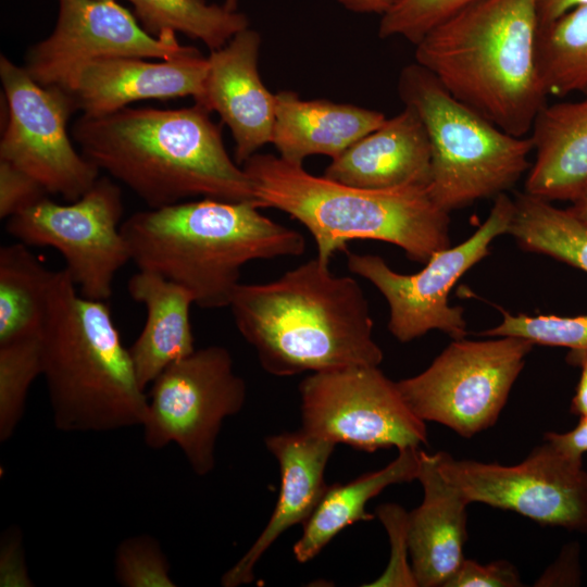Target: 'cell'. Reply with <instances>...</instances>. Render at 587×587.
<instances>
[{"mask_svg":"<svg viewBox=\"0 0 587 587\" xmlns=\"http://www.w3.org/2000/svg\"><path fill=\"white\" fill-rule=\"evenodd\" d=\"M246 397V383L226 348L196 349L151 384L141 425L145 444L151 449L175 444L191 470L205 476L215 467L223 422L241 411Z\"/></svg>","mask_w":587,"mask_h":587,"instance_id":"obj_9","label":"cell"},{"mask_svg":"<svg viewBox=\"0 0 587 587\" xmlns=\"http://www.w3.org/2000/svg\"><path fill=\"white\" fill-rule=\"evenodd\" d=\"M508 229L519 246L587 273V224L551 201L519 193Z\"/></svg>","mask_w":587,"mask_h":587,"instance_id":"obj_26","label":"cell"},{"mask_svg":"<svg viewBox=\"0 0 587 587\" xmlns=\"http://www.w3.org/2000/svg\"><path fill=\"white\" fill-rule=\"evenodd\" d=\"M127 289L147 310L142 330L128 348L138 382L146 390L167 366L196 350L190 324L195 302L184 287L148 271L138 270Z\"/></svg>","mask_w":587,"mask_h":587,"instance_id":"obj_23","label":"cell"},{"mask_svg":"<svg viewBox=\"0 0 587 587\" xmlns=\"http://www.w3.org/2000/svg\"><path fill=\"white\" fill-rule=\"evenodd\" d=\"M421 504L408 516L411 566L419 587H446L464 561L469 502L438 471L435 453L420 451Z\"/></svg>","mask_w":587,"mask_h":587,"instance_id":"obj_20","label":"cell"},{"mask_svg":"<svg viewBox=\"0 0 587 587\" xmlns=\"http://www.w3.org/2000/svg\"><path fill=\"white\" fill-rule=\"evenodd\" d=\"M259 209L202 198L136 212L121 230L138 270L184 287L200 308L220 309L229 305L248 262L304 253L302 234Z\"/></svg>","mask_w":587,"mask_h":587,"instance_id":"obj_3","label":"cell"},{"mask_svg":"<svg viewBox=\"0 0 587 587\" xmlns=\"http://www.w3.org/2000/svg\"><path fill=\"white\" fill-rule=\"evenodd\" d=\"M535 152L525 192L574 201L587 191V98L546 104L530 134Z\"/></svg>","mask_w":587,"mask_h":587,"instance_id":"obj_22","label":"cell"},{"mask_svg":"<svg viewBox=\"0 0 587 587\" xmlns=\"http://www.w3.org/2000/svg\"><path fill=\"white\" fill-rule=\"evenodd\" d=\"M228 9L236 10L237 8V0H225L224 3Z\"/></svg>","mask_w":587,"mask_h":587,"instance_id":"obj_43","label":"cell"},{"mask_svg":"<svg viewBox=\"0 0 587 587\" xmlns=\"http://www.w3.org/2000/svg\"><path fill=\"white\" fill-rule=\"evenodd\" d=\"M260 208H273L300 222L313 236L317 258L330 261L355 239L400 247L425 264L450 247L449 213L426 186L365 189L309 173L279 155L255 153L242 164Z\"/></svg>","mask_w":587,"mask_h":587,"instance_id":"obj_5","label":"cell"},{"mask_svg":"<svg viewBox=\"0 0 587 587\" xmlns=\"http://www.w3.org/2000/svg\"><path fill=\"white\" fill-rule=\"evenodd\" d=\"M193 49L180 45L175 33L151 36L116 0H59L54 29L28 50L24 68L39 85L68 92L78 70L93 60H166Z\"/></svg>","mask_w":587,"mask_h":587,"instance_id":"obj_15","label":"cell"},{"mask_svg":"<svg viewBox=\"0 0 587 587\" xmlns=\"http://www.w3.org/2000/svg\"><path fill=\"white\" fill-rule=\"evenodd\" d=\"M485 337L513 336L534 345L569 348L572 353L587 354V314L577 316L512 315L502 311V321L480 333Z\"/></svg>","mask_w":587,"mask_h":587,"instance_id":"obj_30","label":"cell"},{"mask_svg":"<svg viewBox=\"0 0 587 587\" xmlns=\"http://www.w3.org/2000/svg\"><path fill=\"white\" fill-rule=\"evenodd\" d=\"M208 58L198 49L188 53L147 61L137 57L93 60L78 70L68 92L86 116H100L141 100L193 97L204 88Z\"/></svg>","mask_w":587,"mask_h":587,"instance_id":"obj_17","label":"cell"},{"mask_svg":"<svg viewBox=\"0 0 587 587\" xmlns=\"http://www.w3.org/2000/svg\"><path fill=\"white\" fill-rule=\"evenodd\" d=\"M487 220L464 242L435 252L415 274H400L375 254L348 253L351 273L372 283L389 307L388 329L409 342L433 329L453 340L465 338L466 322L461 307H451L448 296L454 284L489 253L492 240L508 229L514 200L505 192L494 199Z\"/></svg>","mask_w":587,"mask_h":587,"instance_id":"obj_11","label":"cell"},{"mask_svg":"<svg viewBox=\"0 0 587 587\" xmlns=\"http://www.w3.org/2000/svg\"><path fill=\"white\" fill-rule=\"evenodd\" d=\"M0 77L7 107L0 160L29 174L48 193L68 202L79 199L100 177V170L74 148L67 133V121L78 111L73 96L39 85L24 66L4 55Z\"/></svg>","mask_w":587,"mask_h":587,"instance_id":"obj_14","label":"cell"},{"mask_svg":"<svg viewBox=\"0 0 587 587\" xmlns=\"http://www.w3.org/2000/svg\"><path fill=\"white\" fill-rule=\"evenodd\" d=\"M577 547L572 545L571 547H565L562 554L555 562L558 566L561 567V572H558L547 578L539 579V583H545L544 585H575L579 582V574L577 572Z\"/></svg>","mask_w":587,"mask_h":587,"instance_id":"obj_38","label":"cell"},{"mask_svg":"<svg viewBox=\"0 0 587 587\" xmlns=\"http://www.w3.org/2000/svg\"><path fill=\"white\" fill-rule=\"evenodd\" d=\"M114 577L123 587H175L160 541L147 534L122 540L114 555Z\"/></svg>","mask_w":587,"mask_h":587,"instance_id":"obj_31","label":"cell"},{"mask_svg":"<svg viewBox=\"0 0 587 587\" xmlns=\"http://www.w3.org/2000/svg\"><path fill=\"white\" fill-rule=\"evenodd\" d=\"M398 91L426 128L433 201L446 212L496 198L530 167V136L510 135L455 99L416 62L400 73Z\"/></svg>","mask_w":587,"mask_h":587,"instance_id":"obj_7","label":"cell"},{"mask_svg":"<svg viewBox=\"0 0 587 587\" xmlns=\"http://www.w3.org/2000/svg\"><path fill=\"white\" fill-rule=\"evenodd\" d=\"M72 138L89 161L150 209L195 197L259 207L250 177L224 146L221 127L198 103L82 115Z\"/></svg>","mask_w":587,"mask_h":587,"instance_id":"obj_1","label":"cell"},{"mask_svg":"<svg viewBox=\"0 0 587 587\" xmlns=\"http://www.w3.org/2000/svg\"><path fill=\"white\" fill-rule=\"evenodd\" d=\"M45 187L26 172L0 160V218L11 216L47 197Z\"/></svg>","mask_w":587,"mask_h":587,"instance_id":"obj_34","label":"cell"},{"mask_svg":"<svg viewBox=\"0 0 587 587\" xmlns=\"http://www.w3.org/2000/svg\"><path fill=\"white\" fill-rule=\"evenodd\" d=\"M141 27L153 37L180 33L202 41L210 51L224 47L249 27L248 17L225 4L204 0H127Z\"/></svg>","mask_w":587,"mask_h":587,"instance_id":"obj_27","label":"cell"},{"mask_svg":"<svg viewBox=\"0 0 587 587\" xmlns=\"http://www.w3.org/2000/svg\"><path fill=\"white\" fill-rule=\"evenodd\" d=\"M430 160L423 121L412 107L404 105L400 113L332 159L323 176L365 189L428 187Z\"/></svg>","mask_w":587,"mask_h":587,"instance_id":"obj_19","label":"cell"},{"mask_svg":"<svg viewBox=\"0 0 587 587\" xmlns=\"http://www.w3.org/2000/svg\"><path fill=\"white\" fill-rule=\"evenodd\" d=\"M537 0H477L415 45V62L505 133L530 134L548 95L536 65Z\"/></svg>","mask_w":587,"mask_h":587,"instance_id":"obj_4","label":"cell"},{"mask_svg":"<svg viewBox=\"0 0 587 587\" xmlns=\"http://www.w3.org/2000/svg\"><path fill=\"white\" fill-rule=\"evenodd\" d=\"M583 5H587V0H537L538 29Z\"/></svg>","mask_w":587,"mask_h":587,"instance_id":"obj_39","label":"cell"},{"mask_svg":"<svg viewBox=\"0 0 587 587\" xmlns=\"http://www.w3.org/2000/svg\"><path fill=\"white\" fill-rule=\"evenodd\" d=\"M522 586L516 567L505 561L498 560L482 564L464 559L446 587H520Z\"/></svg>","mask_w":587,"mask_h":587,"instance_id":"obj_35","label":"cell"},{"mask_svg":"<svg viewBox=\"0 0 587 587\" xmlns=\"http://www.w3.org/2000/svg\"><path fill=\"white\" fill-rule=\"evenodd\" d=\"M54 426L67 433L141 426L148 396L140 386L107 301L83 297L63 268L54 272L41 335Z\"/></svg>","mask_w":587,"mask_h":587,"instance_id":"obj_6","label":"cell"},{"mask_svg":"<svg viewBox=\"0 0 587 587\" xmlns=\"http://www.w3.org/2000/svg\"><path fill=\"white\" fill-rule=\"evenodd\" d=\"M376 515L385 526L390 542V558L383 574L365 586L372 587H416L411 563L408 562V516L409 513L396 503H384L376 508Z\"/></svg>","mask_w":587,"mask_h":587,"instance_id":"obj_33","label":"cell"},{"mask_svg":"<svg viewBox=\"0 0 587 587\" xmlns=\"http://www.w3.org/2000/svg\"><path fill=\"white\" fill-rule=\"evenodd\" d=\"M104 1H114V0H104Z\"/></svg>","mask_w":587,"mask_h":587,"instance_id":"obj_44","label":"cell"},{"mask_svg":"<svg viewBox=\"0 0 587 587\" xmlns=\"http://www.w3.org/2000/svg\"><path fill=\"white\" fill-rule=\"evenodd\" d=\"M0 586H34L26 565L22 532L16 526L5 529L0 541Z\"/></svg>","mask_w":587,"mask_h":587,"instance_id":"obj_36","label":"cell"},{"mask_svg":"<svg viewBox=\"0 0 587 587\" xmlns=\"http://www.w3.org/2000/svg\"><path fill=\"white\" fill-rule=\"evenodd\" d=\"M387 117L375 110L329 100H303L289 90L275 93L272 142L279 157L302 164L310 155L332 159L380 126Z\"/></svg>","mask_w":587,"mask_h":587,"instance_id":"obj_21","label":"cell"},{"mask_svg":"<svg viewBox=\"0 0 587 587\" xmlns=\"http://www.w3.org/2000/svg\"><path fill=\"white\" fill-rule=\"evenodd\" d=\"M439 473L470 503L510 510L534 522L587 534V471L583 460L549 441L514 465L435 453Z\"/></svg>","mask_w":587,"mask_h":587,"instance_id":"obj_12","label":"cell"},{"mask_svg":"<svg viewBox=\"0 0 587 587\" xmlns=\"http://www.w3.org/2000/svg\"><path fill=\"white\" fill-rule=\"evenodd\" d=\"M533 346L513 336L457 339L426 370L396 383L422 421L471 438L496 424Z\"/></svg>","mask_w":587,"mask_h":587,"instance_id":"obj_8","label":"cell"},{"mask_svg":"<svg viewBox=\"0 0 587 587\" xmlns=\"http://www.w3.org/2000/svg\"><path fill=\"white\" fill-rule=\"evenodd\" d=\"M346 9L355 13L385 14L395 0H336Z\"/></svg>","mask_w":587,"mask_h":587,"instance_id":"obj_41","label":"cell"},{"mask_svg":"<svg viewBox=\"0 0 587 587\" xmlns=\"http://www.w3.org/2000/svg\"><path fill=\"white\" fill-rule=\"evenodd\" d=\"M569 363L582 369L580 377L572 399L571 411L580 417H587V354L572 353L567 355Z\"/></svg>","mask_w":587,"mask_h":587,"instance_id":"obj_40","label":"cell"},{"mask_svg":"<svg viewBox=\"0 0 587 587\" xmlns=\"http://www.w3.org/2000/svg\"><path fill=\"white\" fill-rule=\"evenodd\" d=\"M122 191L108 177L70 204L48 197L11 216L8 233L27 246L52 247L65 260L64 267L78 292L108 301L116 273L130 261L121 230Z\"/></svg>","mask_w":587,"mask_h":587,"instance_id":"obj_13","label":"cell"},{"mask_svg":"<svg viewBox=\"0 0 587 587\" xmlns=\"http://www.w3.org/2000/svg\"><path fill=\"white\" fill-rule=\"evenodd\" d=\"M41 335L0 345V442L14 435L24 415L28 390L42 375Z\"/></svg>","mask_w":587,"mask_h":587,"instance_id":"obj_29","label":"cell"},{"mask_svg":"<svg viewBox=\"0 0 587 587\" xmlns=\"http://www.w3.org/2000/svg\"><path fill=\"white\" fill-rule=\"evenodd\" d=\"M23 242L0 249V345L41 335L54 272Z\"/></svg>","mask_w":587,"mask_h":587,"instance_id":"obj_25","label":"cell"},{"mask_svg":"<svg viewBox=\"0 0 587 587\" xmlns=\"http://www.w3.org/2000/svg\"><path fill=\"white\" fill-rule=\"evenodd\" d=\"M303 432L365 452L420 448L427 429L379 366L310 373L299 385Z\"/></svg>","mask_w":587,"mask_h":587,"instance_id":"obj_10","label":"cell"},{"mask_svg":"<svg viewBox=\"0 0 587 587\" xmlns=\"http://www.w3.org/2000/svg\"><path fill=\"white\" fill-rule=\"evenodd\" d=\"M261 37L249 27L208 57L203 93L196 103L215 111L235 141V161L243 164L272 142L275 95L259 73Z\"/></svg>","mask_w":587,"mask_h":587,"instance_id":"obj_16","label":"cell"},{"mask_svg":"<svg viewBox=\"0 0 587 587\" xmlns=\"http://www.w3.org/2000/svg\"><path fill=\"white\" fill-rule=\"evenodd\" d=\"M243 339L274 376L379 366L384 353L360 284L315 257L263 284H239L229 305Z\"/></svg>","mask_w":587,"mask_h":587,"instance_id":"obj_2","label":"cell"},{"mask_svg":"<svg viewBox=\"0 0 587 587\" xmlns=\"http://www.w3.org/2000/svg\"><path fill=\"white\" fill-rule=\"evenodd\" d=\"M265 447L279 465L278 498L261 534L223 574V587L250 584L262 555L282 534L309 519L327 487L324 474L335 444L299 429L267 436Z\"/></svg>","mask_w":587,"mask_h":587,"instance_id":"obj_18","label":"cell"},{"mask_svg":"<svg viewBox=\"0 0 587 587\" xmlns=\"http://www.w3.org/2000/svg\"><path fill=\"white\" fill-rule=\"evenodd\" d=\"M477 0H395L382 15L378 36L416 45L434 27Z\"/></svg>","mask_w":587,"mask_h":587,"instance_id":"obj_32","label":"cell"},{"mask_svg":"<svg viewBox=\"0 0 587 587\" xmlns=\"http://www.w3.org/2000/svg\"><path fill=\"white\" fill-rule=\"evenodd\" d=\"M536 65L548 96H587V5L538 29Z\"/></svg>","mask_w":587,"mask_h":587,"instance_id":"obj_28","label":"cell"},{"mask_svg":"<svg viewBox=\"0 0 587 587\" xmlns=\"http://www.w3.org/2000/svg\"><path fill=\"white\" fill-rule=\"evenodd\" d=\"M420 451V448L399 450L397 458L385 467L346 484L327 486L302 524V535L292 549L296 560L309 562L347 526L373 520L375 515L365 510L367 502L390 485L417 479Z\"/></svg>","mask_w":587,"mask_h":587,"instance_id":"obj_24","label":"cell"},{"mask_svg":"<svg viewBox=\"0 0 587 587\" xmlns=\"http://www.w3.org/2000/svg\"><path fill=\"white\" fill-rule=\"evenodd\" d=\"M566 210L587 224V191L572 201V205Z\"/></svg>","mask_w":587,"mask_h":587,"instance_id":"obj_42","label":"cell"},{"mask_svg":"<svg viewBox=\"0 0 587 587\" xmlns=\"http://www.w3.org/2000/svg\"><path fill=\"white\" fill-rule=\"evenodd\" d=\"M544 440L565 454L583 460V455L587 452V417H580L578 424L569 432L545 434Z\"/></svg>","mask_w":587,"mask_h":587,"instance_id":"obj_37","label":"cell"}]
</instances>
